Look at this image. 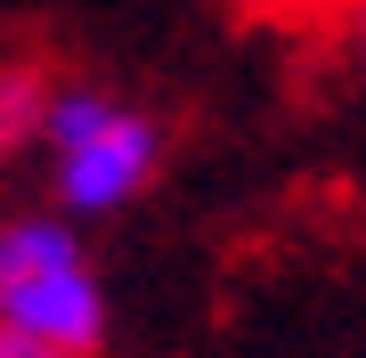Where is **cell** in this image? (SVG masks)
<instances>
[{
    "label": "cell",
    "instance_id": "6da1fadb",
    "mask_svg": "<svg viewBox=\"0 0 366 358\" xmlns=\"http://www.w3.org/2000/svg\"><path fill=\"white\" fill-rule=\"evenodd\" d=\"M0 334L41 358H106L114 342V309L81 220H66L57 204L0 220Z\"/></svg>",
    "mask_w": 366,
    "mask_h": 358
},
{
    "label": "cell",
    "instance_id": "7a4b0ae2",
    "mask_svg": "<svg viewBox=\"0 0 366 358\" xmlns=\"http://www.w3.org/2000/svg\"><path fill=\"white\" fill-rule=\"evenodd\" d=\"M41 155H49V204L66 220H114L163 171V122L98 81H49Z\"/></svg>",
    "mask_w": 366,
    "mask_h": 358
},
{
    "label": "cell",
    "instance_id": "3957f363",
    "mask_svg": "<svg viewBox=\"0 0 366 358\" xmlns=\"http://www.w3.org/2000/svg\"><path fill=\"white\" fill-rule=\"evenodd\" d=\"M41 114H49V66L33 57H0V171L25 163L41 146Z\"/></svg>",
    "mask_w": 366,
    "mask_h": 358
},
{
    "label": "cell",
    "instance_id": "277c9868",
    "mask_svg": "<svg viewBox=\"0 0 366 358\" xmlns=\"http://www.w3.org/2000/svg\"><path fill=\"white\" fill-rule=\"evenodd\" d=\"M342 49H350V66L366 74V0H342Z\"/></svg>",
    "mask_w": 366,
    "mask_h": 358
},
{
    "label": "cell",
    "instance_id": "5b68a950",
    "mask_svg": "<svg viewBox=\"0 0 366 358\" xmlns=\"http://www.w3.org/2000/svg\"><path fill=\"white\" fill-rule=\"evenodd\" d=\"M0 358H41V350H25V342H9V334H0Z\"/></svg>",
    "mask_w": 366,
    "mask_h": 358
}]
</instances>
